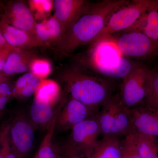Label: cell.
<instances>
[{"instance_id": "obj_4", "label": "cell", "mask_w": 158, "mask_h": 158, "mask_svg": "<svg viewBox=\"0 0 158 158\" xmlns=\"http://www.w3.org/2000/svg\"><path fill=\"white\" fill-rule=\"evenodd\" d=\"M101 108L96 116L102 135L118 138L129 134L131 109L123 104L119 95L110 96Z\"/></svg>"}, {"instance_id": "obj_18", "label": "cell", "mask_w": 158, "mask_h": 158, "mask_svg": "<svg viewBox=\"0 0 158 158\" xmlns=\"http://www.w3.org/2000/svg\"><path fill=\"white\" fill-rule=\"evenodd\" d=\"M89 158H121L120 141L113 136H104L99 140Z\"/></svg>"}, {"instance_id": "obj_11", "label": "cell", "mask_w": 158, "mask_h": 158, "mask_svg": "<svg viewBox=\"0 0 158 158\" xmlns=\"http://www.w3.org/2000/svg\"><path fill=\"white\" fill-rule=\"evenodd\" d=\"M97 113L81 102L70 98L65 102L59 112L56 129L61 132L71 130L81 122L95 116Z\"/></svg>"}, {"instance_id": "obj_26", "label": "cell", "mask_w": 158, "mask_h": 158, "mask_svg": "<svg viewBox=\"0 0 158 158\" xmlns=\"http://www.w3.org/2000/svg\"><path fill=\"white\" fill-rule=\"evenodd\" d=\"M44 20L50 35L52 42H57L59 44L64 36L60 23L54 16Z\"/></svg>"}, {"instance_id": "obj_8", "label": "cell", "mask_w": 158, "mask_h": 158, "mask_svg": "<svg viewBox=\"0 0 158 158\" xmlns=\"http://www.w3.org/2000/svg\"><path fill=\"white\" fill-rule=\"evenodd\" d=\"M150 71L140 63L123 79L119 96L128 108L133 109L145 99Z\"/></svg>"}, {"instance_id": "obj_2", "label": "cell", "mask_w": 158, "mask_h": 158, "mask_svg": "<svg viewBox=\"0 0 158 158\" xmlns=\"http://www.w3.org/2000/svg\"><path fill=\"white\" fill-rule=\"evenodd\" d=\"M70 98L76 100L98 113L112 96V86L108 80L83 72L77 69L65 70L61 76Z\"/></svg>"}, {"instance_id": "obj_36", "label": "cell", "mask_w": 158, "mask_h": 158, "mask_svg": "<svg viewBox=\"0 0 158 158\" xmlns=\"http://www.w3.org/2000/svg\"><path fill=\"white\" fill-rule=\"evenodd\" d=\"M9 77L6 75L2 72L0 73V84L6 81H9Z\"/></svg>"}, {"instance_id": "obj_23", "label": "cell", "mask_w": 158, "mask_h": 158, "mask_svg": "<svg viewBox=\"0 0 158 158\" xmlns=\"http://www.w3.org/2000/svg\"><path fill=\"white\" fill-rule=\"evenodd\" d=\"M121 158H142L132 134L125 136L123 140L120 141Z\"/></svg>"}, {"instance_id": "obj_37", "label": "cell", "mask_w": 158, "mask_h": 158, "mask_svg": "<svg viewBox=\"0 0 158 158\" xmlns=\"http://www.w3.org/2000/svg\"><path fill=\"white\" fill-rule=\"evenodd\" d=\"M4 8H5V4H3L2 1H0V20L2 19L4 14Z\"/></svg>"}, {"instance_id": "obj_9", "label": "cell", "mask_w": 158, "mask_h": 158, "mask_svg": "<svg viewBox=\"0 0 158 158\" xmlns=\"http://www.w3.org/2000/svg\"><path fill=\"white\" fill-rule=\"evenodd\" d=\"M3 21L37 37V22L29 4L23 1H9L5 4Z\"/></svg>"}, {"instance_id": "obj_31", "label": "cell", "mask_w": 158, "mask_h": 158, "mask_svg": "<svg viewBox=\"0 0 158 158\" xmlns=\"http://www.w3.org/2000/svg\"><path fill=\"white\" fill-rule=\"evenodd\" d=\"M148 11L141 15L140 17L129 28L123 31L125 33L141 32L143 33L147 23Z\"/></svg>"}, {"instance_id": "obj_29", "label": "cell", "mask_w": 158, "mask_h": 158, "mask_svg": "<svg viewBox=\"0 0 158 158\" xmlns=\"http://www.w3.org/2000/svg\"><path fill=\"white\" fill-rule=\"evenodd\" d=\"M34 74L31 72L26 73L23 75L19 78L16 81L15 83L12 88L11 96H15L18 94L21 90L25 88L30 82L35 77Z\"/></svg>"}, {"instance_id": "obj_25", "label": "cell", "mask_w": 158, "mask_h": 158, "mask_svg": "<svg viewBox=\"0 0 158 158\" xmlns=\"http://www.w3.org/2000/svg\"><path fill=\"white\" fill-rule=\"evenodd\" d=\"M30 70L35 77L43 79L50 73L51 66L47 60L36 57L31 63Z\"/></svg>"}, {"instance_id": "obj_15", "label": "cell", "mask_w": 158, "mask_h": 158, "mask_svg": "<svg viewBox=\"0 0 158 158\" xmlns=\"http://www.w3.org/2000/svg\"><path fill=\"white\" fill-rule=\"evenodd\" d=\"M36 58L28 51L15 48L9 54L2 72L8 77L27 72Z\"/></svg>"}, {"instance_id": "obj_14", "label": "cell", "mask_w": 158, "mask_h": 158, "mask_svg": "<svg viewBox=\"0 0 158 158\" xmlns=\"http://www.w3.org/2000/svg\"><path fill=\"white\" fill-rule=\"evenodd\" d=\"M0 31L7 43L14 48L27 50L44 46L35 36L10 25L2 19L0 20Z\"/></svg>"}, {"instance_id": "obj_22", "label": "cell", "mask_w": 158, "mask_h": 158, "mask_svg": "<svg viewBox=\"0 0 158 158\" xmlns=\"http://www.w3.org/2000/svg\"><path fill=\"white\" fill-rule=\"evenodd\" d=\"M143 33L152 39L158 40V1L148 11L147 23Z\"/></svg>"}, {"instance_id": "obj_10", "label": "cell", "mask_w": 158, "mask_h": 158, "mask_svg": "<svg viewBox=\"0 0 158 158\" xmlns=\"http://www.w3.org/2000/svg\"><path fill=\"white\" fill-rule=\"evenodd\" d=\"M96 115L81 122L71 129V141L84 152L87 158L90 157L101 134Z\"/></svg>"}, {"instance_id": "obj_28", "label": "cell", "mask_w": 158, "mask_h": 158, "mask_svg": "<svg viewBox=\"0 0 158 158\" xmlns=\"http://www.w3.org/2000/svg\"><path fill=\"white\" fill-rule=\"evenodd\" d=\"M41 81L42 79L35 77L25 88L19 92L15 97L28 98L32 95H34L39 88Z\"/></svg>"}, {"instance_id": "obj_12", "label": "cell", "mask_w": 158, "mask_h": 158, "mask_svg": "<svg viewBox=\"0 0 158 158\" xmlns=\"http://www.w3.org/2000/svg\"><path fill=\"white\" fill-rule=\"evenodd\" d=\"M90 3L85 0L53 1L54 16L58 19L62 26L64 36L72 25L83 14Z\"/></svg>"}, {"instance_id": "obj_32", "label": "cell", "mask_w": 158, "mask_h": 158, "mask_svg": "<svg viewBox=\"0 0 158 158\" xmlns=\"http://www.w3.org/2000/svg\"><path fill=\"white\" fill-rule=\"evenodd\" d=\"M14 48L11 47L0 48V73L2 71L7 58Z\"/></svg>"}, {"instance_id": "obj_35", "label": "cell", "mask_w": 158, "mask_h": 158, "mask_svg": "<svg viewBox=\"0 0 158 158\" xmlns=\"http://www.w3.org/2000/svg\"><path fill=\"white\" fill-rule=\"evenodd\" d=\"M10 45L7 43L4 37H3L2 32L0 31V48L10 47Z\"/></svg>"}, {"instance_id": "obj_34", "label": "cell", "mask_w": 158, "mask_h": 158, "mask_svg": "<svg viewBox=\"0 0 158 158\" xmlns=\"http://www.w3.org/2000/svg\"><path fill=\"white\" fill-rule=\"evenodd\" d=\"M11 97L10 95L0 97V112L4 110Z\"/></svg>"}, {"instance_id": "obj_1", "label": "cell", "mask_w": 158, "mask_h": 158, "mask_svg": "<svg viewBox=\"0 0 158 158\" xmlns=\"http://www.w3.org/2000/svg\"><path fill=\"white\" fill-rule=\"evenodd\" d=\"M126 3L124 0H105L90 3L58 44L60 50L70 54L79 47L93 42L111 15Z\"/></svg>"}, {"instance_id": "obj_21", "label": "cell", "mask_w": 158, "mask_h": 158, "mask_svg": "<svg viewBox=\"0 0 158 158\" xmlns=\"http://www.w3.org/2000/svg\"><path fill=\"white\" fill-rule=\"evenodd\" d=\"M144 100L148 107L158 111V69L150 71Z\"/></svg>"}, {"instance_id": "obj_5", "label": "cell", "mask_w": 158, "mask_h": 158, "mask_svg": "<svg viewBox=\"0 0 158 158\" xmlns=\"http://www.w3.org/2000/svg\"><path fill=\"white\" fill-rule=\"evenodd\" d=\"M157 1L136 0L127 6L119 7L108 19L103 29L92 43L102 37L129 28L140 17L156 6Z\"/></svg>"}, {"instance_id": "obj_6", "label": "cell", "mask_w": 158, "mask_h": 158, "mask_svg": "<svg viewBox=\"0 0 158 158\" xmlns=\"http://www.w3.org/2000/svg\"><path fill=\"white\" fill-rule=\"evenodd\" d=\"M123 56L138 59L158 57V40L152 39L141 32H130L115 39Z\"/></svg>"}, {"instance_id": "obj_38", "label": "cell", "mask_w": 158, "mask_h": 158, "mask_svg": "<svg viewBox=\"0 0 158 158\" xmlns=\"http://www.w3.org/2000/svg\"><path fill=\"white\" fill-rule=\"evenodd\" d=\"M0 158H5L4 152H3V150L1 147H0Z\"/></svg>"}, {"instance_id": "obj_3", "label": "cell", "mask_w": 158, "mask_h": 158, "mask_svg": "<svg viewBox=\"0 0 158 158\" xmlns=\"http://www.w3.org/2000/svg\"><path fill=\"white\" fill-rule=\"evenodd\" d=\"M92 44L89 61L101 75L123 79L140 64L124 58L111 36L100 38Z\"/></svg>"}, {"instance_id": "obj_16", "label": "cell", "mask_w": 158, "mask_h": 158, "mask_svg": "<svg viewBox=\"0 0 158 158\" xmlns=\"http://www.w3.org/2000/svg\"><path fill=\"white\" fill-rule=\"evenodd\" d=\"M63 105V103L57 108L52 120L47 128L46 132L35 158H62L61 148L54 143L53 136L57 117Z\"/></svg>"}, {"instance_id": "obj_33", "label": "cell", "mask_w": 158, "mask_h": 158, "mask_svg": "<svg viewBox=\"0 0 158 158\" xmlns=\"http://www.w3.org/2000/svg\"><path fill=\"white\" fill-rule=\"evenodd\" d=\"M13 86L9 81L0 84V97L10 95L11 96Z\"/></svg>"}, {"instance_id": "obj_30", "label": "cell", "mask_w": 158, "mask_h": 158, "mask_svg": "<svg viewBox=\"0 0 158 158\" xmlns=\"http://www.w3.org/2000/svg\"><path fill=\"white\" fill-rule=\"evenodd\" d=\"M35 31L37 39L44 45L52 42L50 35L44 20L41 22L37 23Z\"/></svg>"}, {"instance_id": "obj_27", "label": "cell", "mask_w": 158, "mask_h": 158, "mask_svg": "<svg viewBox=\"0 0 158 158\" xmlns=\"http://www.w3.org/2000/svg\"><path fill=\"white\" fill-rule=\"evenodd\" d=\"M62 158H87L84 152L69 139L61 148Z\"/></svg>"}, {"instance_id": "obj_7", "label": "cell", "mask_w": 158, "mask_h": 158, "mask_svg": "<svg viewBox=\"0 0 158 158\" xmlns=\"http://www.w3.org/2000/svg\"><path fill=\"white\" fill-rule=\"evenodd\" d=\"M9 125V140L16 158H27L34 145L35 128L22 113H18Z\"/></svg>"}, {"instance_id": "obj_20", "label": "cell", "mask_w": 158, "mask_h": 158, "mask_svg": "<svg viewBox=\"0 0 158 158\" xmlns=\"http://www.w3.org/2000/svg\"><path fill=\"white\" fill-rule=\"evenodd\" d=\"M132 134L138 151L142 158H158L157 137Z\"/></svg>"}, {"instance_id": "obj_17", "label": "cell", "mask_w": 158, "mask_h": 158, "mask_svg": "<svg viewBox=\"0 0 158 158\" xmlns=\"http://www.w3.org/2000/svg\"><path fill=\"white\" fill-rule=\"evenodd\" d=\"M54 106L34 99L29 118L35 128H47L56 112L57 109L55 110Z\"/></svg>"}, {"instance_id": "obj_24", "label": "cell", "mask_w": 158, "mask_h": 158, "mask_svg": "<svg viewBox=\"0 0 158 158\" xmlns=\"http://www.w3.org/2000/svg\"><path fill=\"white\" fill-rule=\"evenodd\" d=\"M28 3L32 13L35 12V19L36 18L40 19L45 17L50 13L53 8V1L48 0H33L29 1Z\"/></svg>"}, {"instance_id": "obj_13", "label": "cell", "mask_w": 158, "mask_h": 158, "mask_svg": "<svg viewBox=\"0 0 158 158\" xmlns=\"http://www.w3.org/2000/svg\"><path fill=\"white\" fill-rule=\"evenodd\" d=\"M131 113L129 134L158 138V111L148 107H136L131 109Z\"/></svg>"}, {"instance_id": "obj_19", "label": "cell", "mask_w": 158, "mask_h": 158, "mask_svg": "<svg viewBox=\"0 0 158 158\" xmlns=\"http://www.w3.org/2000/svg\"><path fill=\"white\" fill-rule=\"evenodd\" d=\"M60 93V88L56 82L52 80L43 79L34 94V98L55 106L59 100Z\"/></svg>"}]
</instances>
